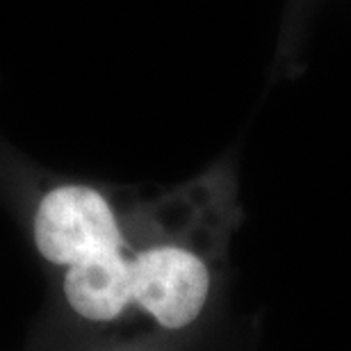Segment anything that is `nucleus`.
Instances as JSON below:
<instances>
[{
	"label": "nucleus",
	"instance_id": "nucleus-3",
	"mask_svg": "<svg viewBox=\"0 0 351 351\" xmlns=\"http://www.w3.org/2000/svg\"><path fill=\"white\" fill-rule=\"evenodd\" d=\"M64 294L85 319H114L132 301V261H125L121 251H108L75 263L66 271Z\"/></svg>",
	"mask_w": 351,
	"mask_h": 351
},
{
	"label": "nucleus",
	"instance_id": "nucleus-2",
	"mask_svg": "<svg viewBox=\"0 0 351 351\" xmlns=\"http://www.w3.org/2000/svg\"><path fill=\"white\" fill-rule=\"evenodd\" d=\"M208 287L206 265L185 249L158 247L132 261V301L167 328H182L199 317Z\"/></svg>",
	"mask_w": 351,
	"mask_h": 351
},
{
	"label": "nucleus",
	"instance_id": "nucleus-1",
	"mask_svg": "<svg viewBox=\"0 0 351 351\" xmlns=\"http://www.w3.org/2000/svg\"><path fill=\"white\" fill-rule=\"evenodd\" d=\"M34 242L55 265L71 267L91 256L121 251V230L110 203L87 185H60L39 201Z\"/></svg>",
	"mask_w": 351,
	"mask_h": 351
}]
</instances>
